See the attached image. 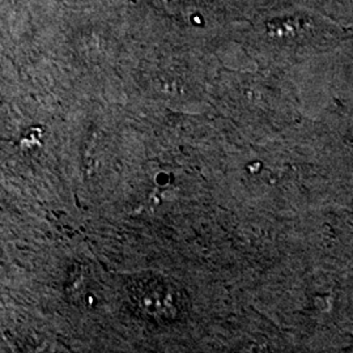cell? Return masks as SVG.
Returning <instances> with one entry per match:
<instances>
[{"instance_id": "6da1fadb", "label": "cell", "mask_w": 353, "mask_h": 353, "mask_svg": "<svg viewBox=\"0 0 353 353\" xmlns=\"http://www.w3.org/2000/svg\"><path fill=\"white\" fill-rule=\"evenodd\" d=\"M305 29V20L301 19H290V20H280L276 24L270 26L272 34L292 37L301 33Z\"/></svg>"}]
</instances>
